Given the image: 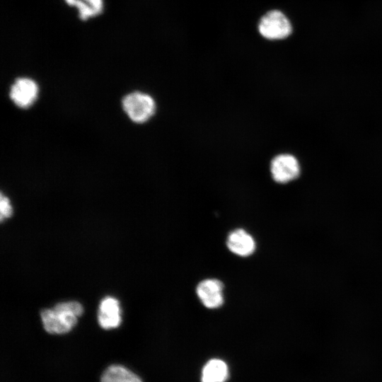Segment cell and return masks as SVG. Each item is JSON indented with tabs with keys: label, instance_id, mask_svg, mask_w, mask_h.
<instances>
[{
	"label": "cell",
	"instance_id": "obj_1",
	"mask_svg": "<svg viewBox=\"0 0 382 382\" xmlns=\"http://www.w3.org/2000/svg\"><path fill=\"white\" fill-rule=\"evenodd\" d=\"M83 312L77 301L61 302L52 309H44L40 313L44 329L50 334H64L77 323V318Z\"/></svg>",
	"mask_w": 382,
	"mask_h": 382
},
{
	"label": "cell",
	"instance_id": "obj_2",
	"mask_svg": "<svg viewBox=\"0 0 382 382\" xmlns=\"http://www.w3.org/2000/svg\"><path fill=\"white\" fill-rule=\"evenodd\" d=\"M124 110L134 122L143 123L149 120L155 112L154 99L148 94L133 92L127 95L122 100Z\"/></svg>",
	"mask_w": 382,
	"mask_h": 382
},
{
	"label": "cell",
	"instance_id": "obj_3",
	"mask_svg": "<svg viewBox=\"0 0 382 382\" xmlns=\"http://www.w3.org/2000/svg\"><path fill=\"white\" fill-rule=\"evenodd\" d=\"M258 30L269 40H280L291 33V25L286 16L279 11H270L260 19Z\"/></svg>",
	"mask_w": 382,
	"mask_h": 382
},
{
	"label": "cell",
	"instance_id": "obj_4",
	"mask_svg": "<svg viewBox=\"0 0 382 382\" xmlns=\"http://www.w3.org/2000/svg\"><path fill=\"white\" fill-rule=\"evenodd\" d=\"M271 173L279 183H286L296 179L300 175V165L291 154H283L275 156L271 162Z\"/></svg>",
	"mask_w": 382,
	"mask_h": 382
},
{
	"label": "cell",
	"instance_id": "obj_5",
	"mask_svg": "<svg viewBox=\"0 0 382 382\" xmlns=\"http://www.w3.org/2000/svg\"><path fill=\"white\" fill-rule=\"evenodd\" d=\"M38 94V86L32 79L18 78L11 86L10 98L18 107L25 108L33 104Z\"/></svg>",
	"mask_w": 382,
	"mask_h": 382
},
{
	"label": "cell",
	"instance_id": "obj_6",
	"mask_svg": "<svg viewBox=\"0 0 382 382\" xmlns=\"http://www.w3.org/2000/svg\"><path fill=\"white\" fill-rule=\"evenodd\" d=\"M222 282L216 279L200 282L197 286V294L202 304L210 309L217 308L224 303Z\"/></svg>",
	"mask_w": 382,
	"mask_h": 382
},
{
	"label": "cell",
	"instance_id": "obj_7",
	"mask_svg": "<svg viewBox=\"0 0 382 382\" xmlns=\"http://www.w3.org/2000/svg\"><path fill=\"white\" fill-rule=\"evenodd\" d=\"M121 310L117 299L112 296L103 299L99 305L98 320L105 330L117 328L121 323Z\"/></svg>",
	"mask_w": 382,
	"mask_h": 382
},
{
	"label": "cell",
	"instance_id": "obj_8",
	"mask_svg": "<svg viewBox=\"0 0 382 382\" xmlns=\"http://www.w3.org/2000/svg\"><path fill=\"white\" fill-rule=\"evenodd\" d=\"M226 245L233 253L241 257L249 256L255 250L253 238L242 228L236 229L230 233Z\"/></svg>",
	"mask_w": 382,
	"mask_h": 382
},
{
	"label": "cell",
	"instance_id": "obj_9",
	"mask_svg": "<svg viewBox=\"0 0 382 382\" xmlns=\"http://www.w3.org/2000/svg\"><path fill=\"white\" fill-rule=\"evenodd\" d=\"M228 376L226 364L218 359L209 360L203 367L202 382H225Z\"/></svg>",
	"mask_w": 382,
	"mask_h": 382
},
{
	"label": "cell",
	"instance_id": "obj_10",
	"mask_svg": "<svg viewBox=\"0 0 382 382\" xmlns=\"http://www.w3.org/2000/svg\"><path fill=\"white\" fill-rule=\"evenodd\" d=\"M100 382H142V381L127 368L113 364L103 371Z\"/></svg>",
	"mask_w": 382,
	"mask_h": 382
},
{
	"label": "cell",
	"instance_id": "obj_11",
	"mask_svg": "<svg viewBox=\"0 0 382 382\" xmlns=\"http://www.w3.org/2000/svg\"><path fill=\"white\" fill-rule=\"evenodd\" d=\"M70 6L78 8L79 17L82 20L98 15L103 9L102 0H65Z\"/></svg>",
	"mask_w": 382,
	"mask_h": 382
},
{
	"label": "cell",
	"instance_id": "obj_12",
	"mask_svg": "<svg viewBox=\"0 0 382 382\" xmlns=\"http://www.w3.org/2000/svg\"><path fill=\"white\" fill-rule=\"evenodd\" d=\"M0 211H1V221H2L4 219L8 218L12 214V207L11 206L9 199L8 197L1 194L0 198Z\"/></svg>",
	"mask_w": 382,
	"mask_h": 382
}]
</instances>
